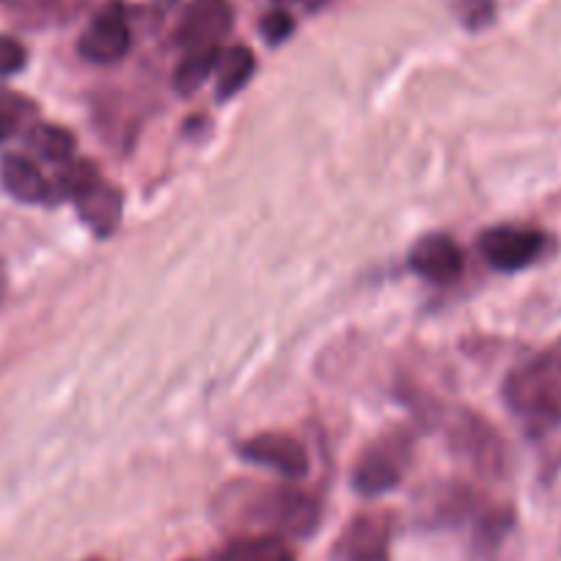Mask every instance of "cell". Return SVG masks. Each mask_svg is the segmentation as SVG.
Here are the masks:
<instances>
[{"mask_svg": "<svg viewBox=\"0 0 561 561\" xmlns=\"http://www.w3.org/2000/svg\"><path fill=\"white\" fill-rule=\"evenodd\" d=\"M215 517L237 537H311L320 526V501L293 484L237 479L220 488Z\"/></svg>", "mask_w": 561, "mask_h": 561, "instance_id": "1", "label": "cell"}, {"mask_svg": "<svg viewBox=\"0 0 561 561\" xmlns=\"http://www.w3.org/2000/svg\"><path fill=\"white\" fill-rule=\"evenodd\" d=\"M504 399L512 413L534 424L561 421V339L510 371Z\"/></svg>", "mask_w": 561, "mask_h": 561, "instance_id": "2", "label": "cell"}, {"mask_svg": "<svg viewBox=\"0 0 561 561\" xmlns=\"http://www.w3.org/2000/svg\"><path fill=\"white\" fill-rule=\"evenodd\" d=\"M446 440L449 449L455 451L460 460L477 468L479 473H490L499 477L506 468V446L501 435L495 433L493 424L484 421L479 413L471 410H455L446 421Z\"/></svg>", "mask_w": 561, "mask_h": 561, "instance_id": "3", "label": "cell"}, {"mask_svg": "<svg viewBox=\"0 0 561 561\" xmlns=\"http://www.w3.org/2000/svg\"><path fill=\"white\" fill-rule=\"evenodd\" d=\"M548 245V234L534 226H493L479 237L482 256L488 259L490 267L501 270V273H517L523 267H531L545 256Z\"/></svg>", "mask_w": 561, "mask_h": 561, "instance_id": "4", "label": "cell"}, {"mask_svg": "<svg viewBox=\"0 0 561 561\" xmlns=\"http://www.w3.org/2000/svg\"><path fill=\"white\" fill-rule=\"evenodd\" d=\"M410 446L408 440L391 435V438H382L377 444H371L369 449L360 455V460L355 462L353 471V488L360 495H382L388 490L397 488L402 482V473L408 468Z\"/></svg>", "mask_w": 561, "mask_h": 561, "instance_id": "5", "label": "cell"}, {"mask_svg": "<svg viewBox=\"0 0 561 561\" xmlns=\"http://www.w3.org/2000/svg\"><path fill=\"white\" fill-rule=\"evenodd\" d=\"M240 457L253 466L270 468L287 479H304L309 473V451L287 433H262L242 440Z\"/></svg>", "mask_w": 561, "mask_h": 561, "instance_id": "6", "label": "cell"}, {"mask_svg": "<svg viewBox=\"0 0 561 561\" xmlns=\"http://www.w3.org/2000/svg\"><path fill=\"white\" fill-rule=\"evenodd\" d=\"M133 36H129L127 18L118 3L102 9L78 42V53L91 64H116L129 53Z\"/></svg>", "mask_w": 561, "mask_h": 561, "instance_id": "7", "label": "cell"}, {"mask_svg": "<svg viewBox=\"0 0 561 561\" xmlns=\"http://www.w3.org/2000/svg\"><path fill=\"white\" fill-rule=\"evenodd\" d=\"M231 23L234 14L226 0H198L176 28V45L185 47L187 53L220 47V39L229 34Z\"/></svg>", "mask_w": 561, "mask_h": 561, "instance_id": "8", "label": "cell"}, {"mask_svg": "<svg viewBox=\"0 0 561 561\" xmlns=\"http://www.w3.org/2000/svg\"><path fill=\"white\" fill-rule=\"evenodd\" d=\"M410 267L433 284H449L466 270V253L451 237L427 234L410 248Z\"/></svg>", "mask_w": 561, "mask_h": 561, "instance_id": "9", "label": "cell"}, {"mask_svg": "<svg viewBox=\"0 0 561 561\" xmlns=\"http://www.w3.org/2000/svg\"><path fill=\"white\" fill-rule=\"evenodd\" d=\"M83 224L94 231L96 237H107L118 226L124 213V196L116 185L102 180L100 171L80 187L72 196Z\"/></svg>", "mask_w": 561, "mask_h": 561, "instance_id": "10", "label": "cell"}, {"mask_svg": "<svg viewBox=\"0 0 561 561\" xmlns=\"http://www.w3.org/2000/svg\"><path fill=\"white\" fill-rule=\"evenodd\" d=\"M388 539H391V520L386 515H360L336 539L333 559L358 561L364 556L382 553L388 550Z\"/></svg>", "mask_w": 561, "mask_h": 561, "instance_id": "11", "label": "cell"}, {"mask_svg": "<svg viewBox=\"0 0 561 561\" xmlns=\"http://www.w3.org/2000/svg\"><path fill=\"white\" fill-rule=\"evenodd\" d=\"M0 182L23 204L50 202V185L42 176V171L23 154H7L0 160Z\"/></svg>", "mask_w": 561, "mask_h": 561, "instance_id": "12", "label": "cell"}, {"mask_svg": "<svg viewBox=\"0 0 561 561\" xmlns=\"http://www.w3.org/2000/svg\"><path fill=\"white\" fill-rule=\"evenodd\" d=\"M253 72H256V56H253L251 47L234 45L220 53L218 75H215L218 100H231L234 94H240L248 80L253 78Z\"/></svg>", "mask_w": 561, "mask_h": 561, "instance_id": "13", "label": "cell"}, {"mask_svg": "<svg viewBox=\"0 0 561 561\" xmlns=\"http://www.w3.org/2000/svg\"><path fill=\"white\" fill-rule=\"evenodd\" d=\"M215 561H295V550L284 537H237Z\"/></svg>", "mask_w": 561, "mask_h": 561, "instance_id": "14", "label": "cell"}, {"mask_svg": "<svg viewBox=\"0 0 561 561\" xmlns=\"http://www.w3.org/2000/svg\"><path fill=\"white\" fill-rule=\"evenodd\" d=\"M220 47H204V50H191L174 72V89L176 94L187 96L193 91L202 89L215 72H218L220 64Z\"/></svg>", "mask_w": 561, "mask_h": 561, "instance_id": "15", "label": "cell"}, {"mask_svg": "<svg viewBox=\"0 0 561 561\" xmlns=\"http://www.w3.org/2000/svg\"><path fill=\"white\" fill-rule=\"evenodd\" d=\"M28 147L39 154L42 160H50V163H69L75 154L78 140L69 133L67 127H58V124H39L28 133Z\"/></svg>", "mask_w": 561, "mask_h": 561, "instance_id": "16", "label": "cell"}, {"mask_svg": "<svg viewBox=\"0 0 561 561\" xmlns=\"http://www.w3.org/2000/svg\"><path fill=\"white\" fill-rule=\"evenodd\" d=\"M28 61V53L12 36L0 34V78H9V75H18L25 69Z\"/></svg>", "mask_w": 561, "mask_h": 561, "instance_id": "17", "label": "cell"}, {"mask_svg": "<svg viewBox=\"0 0 561 561\" xmlns=\"http://www.w3.org/2000/svg\"><path fill=\"white\" fill-rule=\"evenodd\" d=\"M295 31V20L289 18V12L284 9H275L262 18V36L270 45H280L284 39H289V34Z\"/></svg>", "mask_w": 561, "mask_h": 561, "instance_id": "18", "label": "cell"}, {"mask_svg": "<svg viewBox=\"0 0 561 561\" xmlns=\"http://www.w3.org/2000/svg\"><path fill=\"white\" fill-rule=\"evenodd\" d=\"M14 129V116L9 107L0 105V140H7Z\"/></svg>", "mask_w": 561, "mask_h": 561, "instance_id": "19", "label": "cell"}, {"mask_svg": "<svg viewBox=\"0 0 561 561\" xmlns=\"http://www.w3.org/2000/svg\"><path fill=\"white\" fill-rule=\"evenodd\" d=\"M358 561H388V550H382V553H371V556H364V559Z\"/></svg>", "mask_w": 561, "mask_h": 561, "instance_id": "20", "label": "cell"}, {"mask_svg": "<svg viewBox=\"0 0 561 561\" xmlns=\"http://www.w3.org/2000/svg\"><path fill=\"white\" fill-rule=\"evenodd\" d=\"M3 293H7V270L0 264V298H3Z\"/></svg>", "mask_w": 561, "mask_h": 561, "instance_id": "21", "label": "cell"}]
</instances>
